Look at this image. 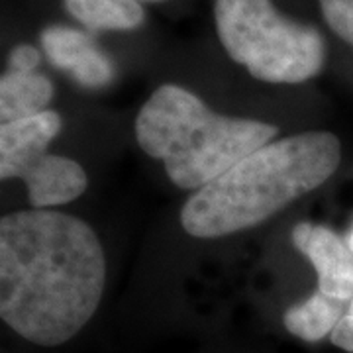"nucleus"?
Returning <instances> with one entry per match:
<instances>
[{
	"label": "nucleus",
	"mask_w": 353,
	"mask_h": 353,
	"mask_svg": "<svg viewBox=\"0 0 353 353\" xmlns=\"http://www.w3.org/2000/svg\"><path fill=\"white\" fill-rule=\"evenodd\" d=\"M106 259L81 218L20 210L0 220V316L32 343L71 340L97 312Z\"/></svg>",
	"instance_id": "1"
},
{
	"label": "nucleus",
	"mask_w": 353,
	"mask_h": 353,
	"mask_svg": "<svg viewBox=\"0 0 353 353\" xmlns=\"http://www.w3.org/2000/svg\"><path fill=\"white\" fill-rule=\"evenodd\" d=\"M340 139L303 132L250 153L190 196L181 224L192 238H222L267 218L326 183L338 169Z\"/></svg>",
	"instance_id": "2"
},
{
	"label": "nucleus",
	"mask_w": 353,
	"mask_h": 353,
	"mask_svg": "<svg viewBox=\"0 0 353 353\" xmlns=\"http://www.w3.org/2000/svg\"><path fill=\"white\" fill-rule=\"evenodd\" d=\"M279 128L210 110L179 85H161L136 118L139 148L163 161L179 189L201 190L277 136Z\"/></svg>",
	"instance_id": "3"
},
{
	"label": "nucleus",
	"mask_w": 353,
	"mask_h": 353,
	"mask_svg": "<svg viewBox=\"0 0 353 353\" xmlns=\"http://www.w3.org/2000/svg\"><path fill=\"white\" fill-rule=\"evenodd\" d=\"M216 30L226 53L265 83H304L324 65V38L279 14L271 0H216Z\"/></svg>",
	"instance_id": "4"
},
{
	"label": "nucleus",
	"mask_w": 353,
	"mask_h": 353,
	"mask_svg": "<svg viewBox=\"0 0 353 353\" xmlns=\"http://www.w3.org/2000/svg\"><path fill=\"white\" fill-rule=\"evenodd\" d=\"M59 130L61 118L53 110L0 128V176L24 181L28 201L38 210L75 201L88 185L77 161L48 153Z\"/></svg>",
	"instance_id": "5"
},
{
	"label": "nucleus",
	"mask_w": 353,
	"mask_h": 353,
	"mask_svg": "<svg viewBox=\"0 0 353 353\" xmlns=\"http://www.w3.org/2000/svg\"><path fill=\"white\" fill-rule=\"evenodd\" d=\"M292 243L316 269L318 290L332 299L352 303L353 252L347 240H341L326 226L301 222L292 230Z\"/></svg>",
	"instance_id": "6"
},
{
	"label": "nucleus",
	"mask_w": 353,
	"mask_h": 353,
	"mask_svg": "<svg viewBox=\"0 0 353 353\" xmlns=\"http://www.w3.org/2000/svg\"><path fill=\"white\" fill-rule=\"evenodd\" d=\"M41 48L51 63L73 73L77 83L83 87L99 88L112 81V63L79 30L50 26L41 32Z\"/></svg>",
	"instance_id": "7"
},
{
	"label": "nucleus",
	"mask_w": 353,
	"mask_h": 353,
	"mask_svg": "<svg viewBox=\"0 0 353 353\" xmlns=\"http://www.w3.org/2000/svg\"><path fill=\"white\" fill-rule=\"evenodd\" d=\"M53 99V85L38 73L8 71L0 79V118L2 124L18 122L46 112Z\"/></svg>",
	"instance_id": "8"
},
{
	"label": "nucleus",
	"mask_w": 353,
	"mask_h": 353,
	"mask_svg": "<svg viewBox=\"0 0 353 353\" xmlns=\"http://www.w3.org/2000/svg\"><path fill=\"white\" fill-rule=\"evenodd\" d=\"M350 303L326 296L316 290L304 303L290 306L285 312V328L292 336L304 341H318L326 336H332L334 328L345 316Z\"/></svg>",
	"instance_id": "9"
},
{
	"label": "nucleus",
	"mask_w": 353,
	"mask_h": 353,
	"mask_svg": "<svg viewBox=\"0 0 353 353\" xmlns=\"http://www.w3.org/2000/svg\"><path fill=\"white\" fill-rule=\"evenodd\" d=\"M65 8L92 30H136L145 18L138 0H65Z\"/></svg>",
	"instance_id": "10"
},
{
	"label": "nucleus",
	"mask_w": 353,
	"mask_h": 353,
	"mask_svg": "<svg viewBox=\"0 0 353 353\" xmlns=\"http://www.w3.org/2000/svg\"><path fill=\"white\" fill-rule=\"evenodd\" d=\"M330 30L353 48V0H320Z\"/></svg>",
	"instance_id": "11"
},
{
	"label": "nucleus",
	"mask_w": 353,
	"mask_h": 353,
	"mask_svg": "<svg viewBox=\"0 0 353 353\" xmlns=\"http://www.w3.org/2000/svg\"><path fill=\"white\" fill-rule=\"evenodd\" d=\"M39 51L34 46H16L10 51L8 57V71H16V73H36V67L39 65Z\"/></svg>",
	"instance_id": "12"
},
{
	"label": "nucleus",
	"mask_w": 353,
	"mask_h": 353,
	"mask_svg": "<svg viewBox=\"0 0 353 353\" xmlns=\"http://www.w3.org/2000/svg\"><path fill=\"white\" fill-rule=\"evenodd\" d=\"M332 343L338 345L345 352H353V299L345 316L340 320V324L332 332Z\"/></svg>",
	"instance_id": "13"
},
{
	"label": "nucleus",
	"mask_w": 353,
	"mask_h": 353,
	"mask_svg": "<svg viewBox=\"0 0 353 353\" xmlns=\"http://www.w3.org/2000/svg\"><path fill=\"white\" fill-rule=\"evenodd\" d=\"M347 245L352 248V252H353V226L352 230H350V236H347Z\"/></svg>",
	"instance_id": "14"
},
{
	"label": "nucleus",
	"mask_w": 353,
	"mask_h": 353,
	"mask_svg": "<svg viewBox=\"0 0 353 353\" xmlns=\"http://www.w3.org/2000/svg\"><path fill=\"white\" fill-rule=\"evenodd\" d=\"M138 2H163V0H138Z\"/></svg>",
	"instance_id": "15"
}]
</instances>
